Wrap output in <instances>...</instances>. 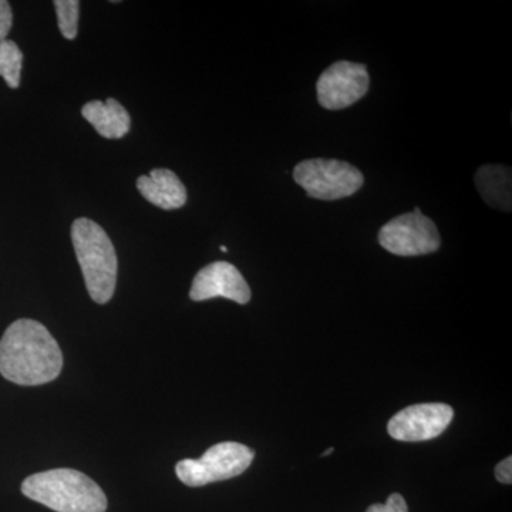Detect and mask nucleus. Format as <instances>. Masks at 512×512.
<instances>
[{"label":"nucleus","mask_w":512,"mask_h":512,"mask_svg":"<svg viewBox=\"0 0 512 512\" xmlns=\"http://www.w3.org/2000/svg\"><path fill=\"white\" fill-rule=\"evenodd\" d=\"M63 369V355L49 330L32 319H19L0 340V375L19 386L53 382Z\"/></svg>","instance_id":"nucleus-1"},{"label":"nucleus","mask_w":512,"mask_h":512,"mask_svg":"<svg viewBox=\"0 0 512 512\" xmlns=\"http://www.w3.org/2000/svg\"><path fill=\"white\" fill-rule=\"evenodd\" d=\"M22 493L56 512H104L107 497L92 478L72 468H56L26 478Z\"/></svg>","instance_id":"nucleus-2"},{"label":"nucleus","mask_w":512,"mask_h":512,"mask_svg":"<svg viewBox=\"0 0 512 512\" xmlns=\"http://www.w3.org/2000/svg\"><path fill=\"white\" fill-rule=\"evenodd\" d=\"M72 241L90 298L99 305L110 302L116 291L119 261L109 235L97 222L79 218L72 225Z\"/></svg>","instance_id":"nucleus-3"},{"label":"nucleus","mask_w":512,"mask_h":512,"mask_svg":"<svg viewBox=\"0 0 512 512\" xmlns=\"http://www.w3.org/2000/svg\"><path fill=\"white\" fill-rule=\"evenodd\" d=\"M254 458V450L245 444L224 441L208 448L204 456L197 460H181L175 466V473L181 483L188 487H204L241 476L251 466Z\"/></svg>","instance_id":"nucleus-4"},{"label":"nucleus","mask_w":512,"mask_h":512,"mask_svg":"<svg viewBox=\"0 0 512 512\" xmlns=\"http://www.w3.org/2000/svg\"><path fill=\"white\" fill-rule=\"evenodd\" d=\"M293 180L315 200L336 201L356 194L365 183L355 165L339 160L313 158L296 165Z\"/></svg>","instance_id":"nucleus-5"},{"label":"nucleus","mask_w":512,"mask_h":512,"mask_svg":"<svg viewBox=\"0 0 512 512\" xmlns=\"http://www.w3.org/2000/svg\"><path fill=\"white\" fill-rule=\"evenodd\" d=\"M380 245L397 256H420L439 251L441 239L436 224L416 208L383 225Z\"/></svg>","instance_id":"nucleus-6"},{"label":"nucleus","mask_w":512,"mask_h":512,"mask_svg":"<svg viewBox=\"0 0 512 512\" xmlns=\"http://www.w3.org/2000/svg\"><path fill=\"white\" fill-rule=\"evenodd\" d=\"M369 86L370 77L365 64L342 60L320 74L316 92L323 109L342 110L362 100Z\"/></svg>","instance_id":"nucleus-7"},{"label":"nucleus","mask_w":512,"mask_h":512,"mask_svg":"<svg viewBox=\"0 0 512 512\" xmlns=\"http://www.w3.org/2000/svg\"><path fill=\"white\" fill-rule=\"evenodd\" d=\"M454 410L444 403L413 404L394 414L387 424L390 437L397 441L436 439L453 421Z\"/></svg>","instance_id":"nucleus-8"},{"label":"nucleus","mask_w":512,"mask_h":512,"mask_svg":"<svg viewBox=\"0 0 512 512\" xmlns=\"http://www.w3.org/2000/svg\"><path fill=\"white\" fill-rule=\"evenodd\" d=\"M190 298L195 302L227 298L239 305H247L251 301V288L234 265L218 261L205 266L195 275Z\"/></svg>","instance_id":"nucleus-9"},{"label":"nucleus","mask_w":512,"mask_h":512,"mask_svg":"<svg viewBox=\"0 0 512 512\" xmlns=\"http://www.w3.org/2000/svg\"><path fill=\"white\" fill-rule=\"evenodd\" d=\"M137 190L151 204L165 211L178 210L187 204V190L174 171L154 168L150 175H141Z\"/></svg>","instance_id":"nucleus-10"},{"label":"nucleus","mask_w":512,"mask_h":512,"mask_svg":"<svg viewBox=\"0 0 512 512\" xmlns=\"http://www.w3.org/2000/svg\"><path fill=\"white\" fill-rule=\"evenodd\" d=\"M82 116L96 128L101 137L110 140L124 137L130 131V114L116 99L89 101L83 106Z\"/></svg>","instance_id":"nucleus-11"},{"label":"nucleus","mask_w":512,"mask_h":512,"mask_svg":"<svg viewBox=\"0 0 512 512\" xmlns=\"http://www.w3.org/2000/svg\"><path fill=\"white\" fill-rule=\"evenodd\" d=\"M481 197L490 207L511 211V168L504 165H483L476 174Z\"/></svg>","instance_id":"nucleus-12"},{"label":"nucleus","mask_w":512,"mask_h":512,"mask_svg":"<svg viewBox=\"0 0 512 512\" xmlns=\"http://www.w3.org/2000/svg\"><path fill=\"white\" fill-rule=\"evenodd\" d=\"M23 53L13 40L0 42V76L10 89H18L22 76Z\"/></svg>","instance_id":"nucleus-13"},{"label":"nucleus","mask_w":512,"mask_h":512,"mask_svg":"<svg viewBox=\"0 0 512 512\" xmlns=\"http://www.w3.org/2000/svg\"><path fill=\"white\" fill-rule=\"evenodd\" d=\"M53 5H55L60 32L67 40H73L79 30V0H56Z\"/></svg>","instance_id":"nucleus-14"},{"label":"nucleus","mask_w":512,"mask_h":512,"mask_svg":"<svg viewBox=\"0 0 512 512\" xmlns=\"http://www.w3.org/2000/svg\"><path fill=\"white\" fill-rule=\"evenodd\" d=\"M366 512H409V508L402 495L394 493L389 495L386 503L370 505Z\"/></svg>","instance_id":"nucleus-15"},{"label":"nucleus","mask_w":512,"mask_h":512,"mask_svg":"<svg viewBox=\"0 0 512 512\" xmlns=\"http://www.w3.org/2000/svg\"><path fill=\"white\" fill-rule=\"evenodd\" d=\"M13 25L12 6L8 0H0V42L6 40Z\"/></svg>","instance_id":"nucleus-16"},{"label":"nucleus","mask_w":512,"mask_h":512,"mask_svg":"<svg viewBox=\"0 0 512 512\" xmlns=\"http://www.w3.org/2000/svg\"><path fill=\"white\" fill-rule=\"evenodd\" d=\"M495 478L500 483L511 484L512 483V458L507 457L501 461L497 467H495Z\"/></svg>","instance_id":"nucleus-17"},{"label":"nucleus","mask_w":512,"mask_h":512,"mask_svg":"<svg viewBox=\"0 0 512 512\" xmlns=\"http://www.w3.org/2000/svg\"><path fill=\"white\" fill-rule=\"evenodd\" d=\"M333 453V448L330 447L328 450L325 451V453L322 454V457L330 456V454Z\"/></svg>","instance_id":"nucleus-18"},{"label":"nucleus","mask_w":512,"mask_h":512,"mask_svg":"<svg viewBox=\"0 0 512 512\" xmlns=\"http://www.w3.org/2000/svg\"><path fill=\"white\" fill-rule=\"evenodd\" d=\"M221 251H222V252H227V251H228V249H227V248H225V247H221Z\"/></svg>","instance_id":"nucleus-19"}]
</instances>
